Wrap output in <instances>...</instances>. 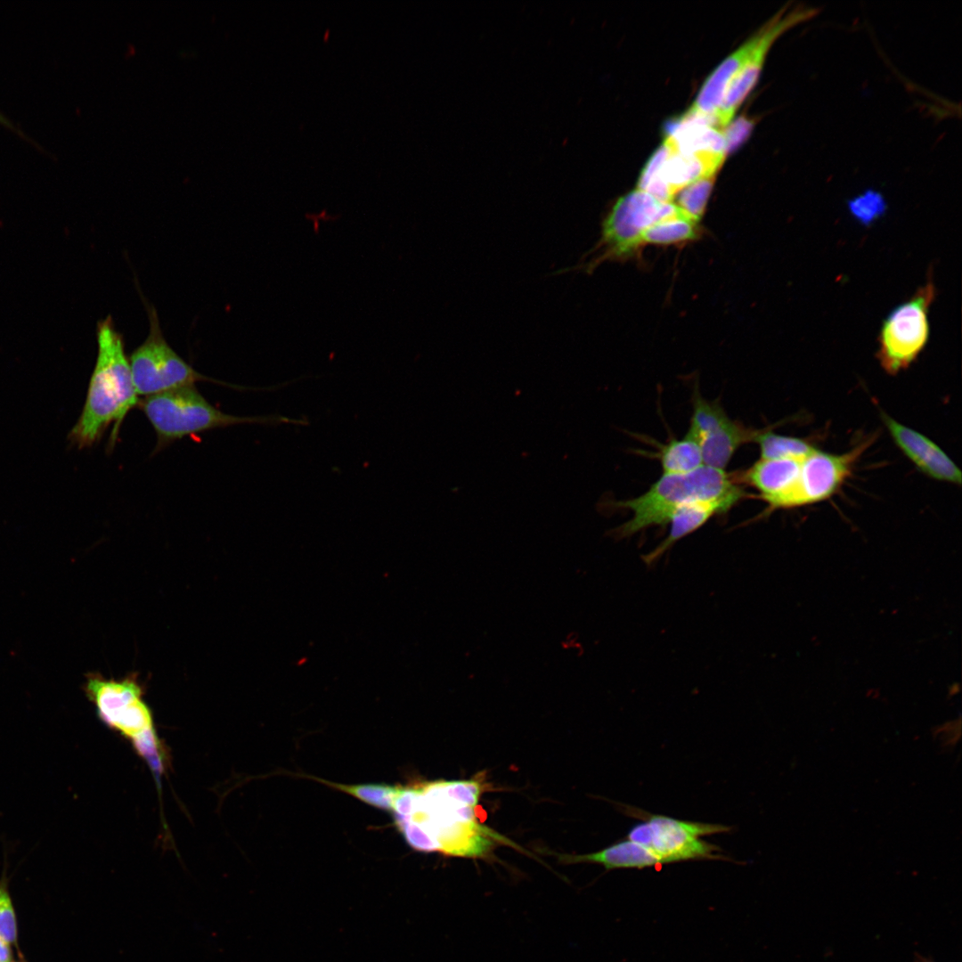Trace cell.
Segmentation results:
<instances>
[{"mask_svg":"<svg viewBox=\"0 0 962 962\" xmlns=\"http://www.w3.org/2000/svg\"><path fill=\"white\" fill-rule=\"evenodd\" d=\"M725 157L679 152L664 141L642 168L637 189L662 201L673 202L686 186L703 177L715 175Z\"/></svg>","mask_w":962,"mask_h":962,"instance_id":"cell-11","label":"cell"},{"mask_svg":"<svg viewBox=\"0 0 962 962\" xmlns=\"http://www.w3.org/2000/svg\"><path fill=\"white\" fill-rule=\"evenodd\" d=\"M881 418L893 443L920 472L937 481L961 485L959 468L935 442L885 412Z\"/></svg>","mask_w":962,"mask_h":962,"instance_id":"cell-14","label":"cell"},{"mask_svg":"<svg viewBox=\"0 0 962 962\" xmlns=\"http://www.w3.org/2000/svg\"><path fill=\"white\" fill-rule=\"evenodd\" d=\"M819 10L802 4L784 6L761 29L762 39L739 72L727 87L722 102L714 114L716 127L724 128L756 85L766 56L775 41L789 29L815 18Z\"/></svg>","mask_w":962,"mask_h":962,"instance_id":"cell-12","label":"cell"},{"mask_svg":"<svg viewBox=\"0 0 962 962\" xmlns=\"http://www.w3.org/2000/svg\"><path fill=\"white\" fill-rule=\"evenodd\" d=\"M917 962H933V961H930V960H928L926 958L919 957V960Z\"/></svg>","mask_w":962,"mask_h":962,"instance_id":"cell-28","label":"cell"},{"mask_svg":"<svg viewBox=\"0 0 962 962\" xmlns=\"http://www.w3.org/2000/svg\"><path fill=\"white\" fill-rule=\"evenodd\" d=\"M936 295L929 277L908 300L894 307L884 320L878 336L876 358L889 375L906 370L926 346L930 327L928 310Z\"/></svg>","mask_w":962,"mask_h":962,"instance_id":"cell-8","label":"cell"},{"mask_svg":"<svg viewBox=\"0 0 962 962\" xmlns=\"http://www.w3.org/2000/svg\"><path fill=\"white\" fill-rule=\"evenodd\" d=\"M150 331L129 356L135 391L144 397L159 395L198 381L211 380L188 364L167 342L156 310L148 307Z\"/></svg>","mask_w":962,"mask_h":962,"instance_id":"cell-9","label":"cell"},{"mask_svg":"<svg viewBox=\"0 0 962 962\" xmlns=\"http://www.w3.org/2000/svg\"><path fill=\"white\" fill-rule=\"evenodd\" d=\"M344 793H346L362 802L377 809L391 811L393 801L397 790V786L387 784H356L346 785L330 783L322 780Z\"/></svg>","mask_w":962,"mask_h":962,"instance_id":"cell-22","label":"cell"},{"mask_svg":"<svg viewBox=\"0 0 962 962\" xmlns=\"http://www.w3.org/2000/svg\"><path fill=\"white\" fill-rule=\"evenodd\" d=\"M0 937L9 944L17 942V922L5 878L0 880Z\"/></svg>","mask_w":962,"mask_h":962,"instance_id":"cell-24","label":"cell"},{"mask_svg":"<svg viewBox=\"0 0 962 962\" xmlns=\"http://www.w3.org/2000/svg\"><path fill=\"white\" fill-rule=\"evenodd\" d=\"M754 125V119L742 115L734 121L730 122L724 129L722 130L725 142L726 155L727 153L736 151L748 139Z\"/></svg>","mask_w":962,"mask_h":962,"instance_id":"cell-25","label":"cell"},{"mask_svg":"<svg viewBox=\"0 0 962 962\" xmlns=\"http://www.w3.org/2000/svg\"><path fill=\"white\" fill-rule=\"evenodd\" d=\"M714 181L715 175L695 181L675 196L676 201L673 203L687 215L699 221L704 215Z\"/></svg>","mask_w":962,"mask_h":962,"instance_id":"cell-23","label":"cell"},{"mask_svg":"<svg viewBox=\"0 0 962 962\" xmlns=\"http://www.w3.org/2000/svg\"><path fill=\"white\" fill-rule=\"evenodd\" d=\"M563 863H597L606 869L644 868L658 866L659 862L641 845L624 839L602 850L586 854H559Z\"/></svg>","mask_w":962,"mask_h":962,"instance_id":"cell-16","label":"cell"},{"mask_svg":"<svg viewBox=\"0 0 962 962\" xmlns=\"http://www.w3.org/2000/svg\"><path fill=\"white\" fill-rule=\"evenodd\" d=\"M726 512L720 504L710 501H694L678 508L669 520L671 528L667 537L646 556V561L651 563L675 542L701 527L713 516Z\"/></svg>","mask_w":962,"mask_h":962,"instance_id":"cell-17","label":"cell"},{"mask_svg":"<svg viewBox=\"0 0 962 962\" xmlns=\"http://www.w3.org/2000/svg\"><path fill=\"white\" fill-rule=\"evenodd\" d=\"M658 457L664 474L689 473L704 465L700 446L688 432L664 445Z\"/></svg>","mask_w":962,"mask_h":962,"instance_id":"cell-19","label":"cell"},{"mask_svg":"<svg viewBox=\"0 0 962 962\" xmlns=\"http://www.w3.org/2000/svg\"><path fill=\"white\" fill-rule=\"evenodd\" d=\"M683 212L673 202L634 190L620 197L601 224L600 239L576 265L567 271L591 273L607 260L627 258L640 249L642 232L653 224Z\"/></svg>","mask_w":962,"mask_h":962,"instance_id":"cell-6","label":"cell"},{"mask_svg":"<svg viewBox=\"0 0 962 962\" xmlns=\"http://www.w3.org/2000/svg\"><path fill=\"white\" fill-rule=\"evenodd\" d=\"M98 354L81 415L69 433L73 444L82 449L100 440L113 425L110 444L114 445L127 413L139 404L123 336L107 316L97 327Z\"/></svg>","mask_w":962,"mask_h":962,"instance_id":"cell-2","label":"cell"},{"mask_svg":"<svg viewBox=\"0 0 962 962\" xmlns=\"http://www.w3.org/2000/svg\"><path fill=\"white\" fill-rule=\"evenodd\" d=\"M84 692L99 720L127 739L153 773L159 787L169 765V756L159 738L152 712L143 698L135 676L107 679L100 673L86 676Z\"/></svg>","mask_w":962,"mask_h":962,"instance_id":"cell-3","label":"cell"},{"mask_svg":"<svg viewBox=\"0 0 962 962\" xmlns=\"http://www.w3.org/2000/svg\"><path fill=\"white\" fill-rule=\"evenodd\" d=\"M871 435L843 453L815 449L801 461L797 479L779 510L800 508L834 496L852 476L861 455L876 440Z\"/></svg>","mask_w":962,"mask_h":962,"instance_id":"cell-10","label":"cell"},{"mask_svg":"<svg viewBox=\"0 0 962 962\" xmlns=\"http://www.w3.org/2000/svg\"><path fill=\"white\" fill-rule=\"evenodd\" d=\"M852 218L864 227H869L886 213L888 205L884 195L872 188L847 200Z\"/></svg>","mask_w":962,"mask_h":962,"instance_id":"cell-21","label":"cell"},{"mask_svg":"<svg viewBox=\"0 0 962 962\" xmlns=\"http://www.w3.org/2000/svg\"><path fill=\"white\" fill-rule=\"evenodd\" d=\"M0 962H12L10 944L0 937Z\"/></svg>","mask_w":962,"mask_h":962,"instance_id":"cell-27","label":"cell"},{"mask_svg":"<svg viewBox=\"0 0 962 962\" xmlns=\"http://www.w3.org/2000/svg\"><path fill=\"white\" fill-rule=\"evenodd\" d=\"M629 807V806H628ZM630 808V807H629ZM628 815L643 821L633 826L626 839L647 850L659 865L693 860H722L720 847L702 837L730 830L729 826L677 819L630 808Z\"/></svg>","mask_w":962,"mask_h":962,"instance_id":"cell-7","label":"cell"},{"mask_svg":"<svg viewBox=\"0 0 962 962\" xmlns=\"http://www.w3.org/2000/svg\"><path fill=\"white\" fill-rule=\"evenodd\" d=\"M138 406L156 433L158 449L188 436L238 424L307 425L306 420L277 414L239 417L225 413L208 403L194 385L144 397Z\"/></svg>","mask_w":962,"mask_h":962,"instance_id":"cell-5","label":"cell"},{"mask_svg":"<svg viewBox=\"0 0 962 962\" xmlns=\"http://www.w3.org/2000/svg\"><path fill=\"white\" fill-rule=\"evenodd\" d=\"M760 449L761 459H803L816 449L810 441L772 431H756L754 439Z\"/></svg>","mask_w":962,"mask_h":962,"instance_id":"cell-20","label":"cell"},{"mask_svg":"<svg viewBox=\"0 0 962 962\" xmlns=\"http://www.w3.org/2000/svg\"><path fill=\"white\" fill-rule=\"evenodd\" d=\"M746 496L724 469L703 465L689 473L663 474L643 494L616 502V507L632 513L617 534L628 536L653 525L667 524L678 508L689 502H715L728 511Z\"/></svg>","mask_w":962,"mask_h":962,"instance_id":"cell-4","label":"cell"},{"mask_svg":"<svg viewBox=\"0 0 962 962\" xmlns=\"http://www.w3.org/2000/svg\"><path fill=\"white\" fill-rule=\"evenodd\" d=\"M484 791L479 776L397 786L391 810L395 825L416 851L486 858L498 844L511 843L478 820Z\"/></svg>","mask_w":962,"mask_h":962,"instance_id":"cell-1","label":"cell"},{"mask_svg":"<svg viewBox=\"0 0 962 962\" xmlns=\"http://www.w3.org/2000/svg\"><path fill=\"white\" fill-rule=\"evenodd\" d=\"M803 459H760L743 473L742 479L759 493L768 504V512L779 510L795 485Z\"/></svg>","mask_w":962,"mask_h":962,"instance_id":"cell-15","label":"cell"},{"mask_svg":"<svg viewBox=\"0 0 962 962\" xmlns=\"http://www.w3.org/2000/svg\"><path fill=\"white\" fill-rule=\"evenodd\" d=\"M756 431L729 418L719 404L695 394L688 433L698 443L704 465L724 469L736 451L753 441Z\"/></svg>","mask_w":962,"mask_h":962,"instance_id":"cell-13","label":"cell"},{"mask_svg":"<svg viewBox=\"0 0 962 962\" xmlns=\"http://www.w3.org/2000/svg\"><path fill=\"white\" fill-rule=\"evenodd\" d=\"M698 222L685 212L660 220L642 232L640 248L647 244L673 245L696 240L699 235Z\"/></svg>","mask_w":962,"mask_h":962,"instance_id":"cell-18","label":"cell"},{"mask_svg":"<svg viewBox=\"0 0 962 962\" xmlns=\"http://www.w3.org/2000/svg\"><path fill=\"white\" fill-rule=\"evenodd\" d=\"M0 124L4 125V126H6L7 128H9V129H11V130L14 131L15 133H17V134H18V135H19L20 136H21V137H22V138H24L25 140H27V141H29V142H32L33 143H34V141H33L32 139H30V138H29V136H28V135H26V134H25V133H24V132H23V131H22V130H21V129H20V127H18V126H16V125H15V124H14L13 122H12V119H10V118H8V117H7L6 115H4V112H2L1 110H0Z\"/></svg>","mask_w":962,"mask_h":962,"instance_id":"cell-26","label":"cell"}]
</instances>
